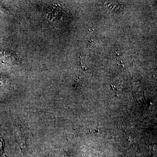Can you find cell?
Masks as SVG:
<instances>
[{"label": "cell", "instance_id": "1", "mask_svg": "<svg viewBox=\"0 0 157 157\" xmlns=\"http://www.w3.org/2000/svg\"><path fill=\"white\" fill-rule=\"evenodd\" d=\"M3 148V143L2 139L0 138V153L2 152V151Z\"/></svg>", "mask_w": 157, "mask_h": 157}]
</instances>
